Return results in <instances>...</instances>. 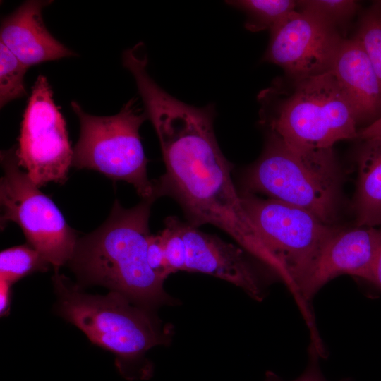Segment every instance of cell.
Instances as JSON below:
<instances>
[{
    "mask_svg": "<svg viewBox=\"0 0 381 381\" xmlns=\"http://www.w3.org/2000/svg\"><path fill=\"white\" fill-rule=\"evenodd\" d=\"M145 111L158 137L166 171L152 180L155 195L176 200L189 224L223 230L272 272L275 262L246 212L213 128L212 105L195 107L174 97L140 69L134 74Z\"/></svg>",
    "mask_w": 381,
    "mask_h": 381,
    "instance_id": "1",
    "label": "cell"
},
{
    "mask_svg": "<svg viewBox=\"0 0 381 381\" xmlns=\"http://www.w3.org/2000/svg\"><path fill=\"white\" fill-rule=\"evenodd\" d=\"M293 87L285 94L274 85L260 94L261 123L311 169L339 183L333 146L358 138L351 105L331 70L296 79Z\"/></svg>",
    "mask_w": 381,
    "mask_h": 381,
    "instance_id": "2",
    "label": "cell"
},
{
    "mask_svg": "<svg viewBox=\"0 0 381 381\" xmlns=\"http://www.w3.org/2000/svg\"><path fill=\"white\" fill-rule=\"evenodd\" d=\"M152 202L143 200L133 207L125 208L116 200L105 222L91 233L78 237L68 264L80 287L102 286L150 310L173 303L164 290V280L147 261Z\"/></svg>",
    "mask_w": 381,
    "mask_h": 381,
    "instance_id": "3",
    "label": "cell"
},
{
    "mask_svg": "<svg viewBox=\"0 0 381 381\" xmlns=\"http://www.w3.org/2000/svg\"><path fill=\"white\" fill-rule=\"evenodd\" d=\"M52 282L57 313L80 329L92 344L114 353L123 377L143 380L152 376V365L145 354L152 347L170 341V327L162 326L152 310L119 293L86 294L59 270Z\"/></svg>",
    "mask_w": 381,
    "mask_h": 381,
    "instance_id": "4",
    "label": "cell"
},
{
    "mask_svg": "<svg viewBox=\"0 0 381 381\" xmlns=\"http://www.w3.org/2000/svg\"><path fill=\"white\" fill-rule=\"evenodd\" d=\"M242 205L258 230L283 282L305 315L302 289L321 251L340 228L311 212L274 199L244 191Z\"/></svg>",
    "mask_w": 381,
    "mask_h": 381,
    "instance_id": "5",
    "label": "cell"
},
{
    "mask_svg": "<svg viewBox=\"0 0 381 381\" xmlns=\"http://www.w3.org/2000/svg\"><path fill=\"white\" fill-rule=\"evenodd\" d=\"M71 107L80 126L73 148L72 166L97 171L114 181L131 183L143 200H155L153 181L148 179L147 159L139 130L147 119L135 98L109 116L86 113L77 102Z\"/></svg>",
    "mask_w": 381,
    "mask_h": 381,
    "instance_id": "6",
    "label": "cell"
},
{
    "mask_svg": "<svg viewBox=\"0 0 381 381\" xmlns=\"http://www.w3.org/2000/svg\"><path fill=\"white\" fill-rule=\"evenodd\" d=\"M1 225L8 222L18 224L28 243L59 270L73 255L78 238L76 231L21 169L16 146L1 152Z\"/></svg>",
    "mask_w": 381,
    "mask_h": 381,
    "instance_id": "7",
    "label": "cell"
},
{
    "mask_svg": "<svg viewBox=\"0 0 381 381\" xmlns=\"http://www.w3.org/2000/svg\"><path fill=\"white\" fill-rule=\"evenodd\" d=\"M245 183V191L301 207L328 224L337 219L339 183L314 171L272 133L262 155L248 169Z\"/></svg>",
    "mask_w": 381,
    "mask_h": 381,
    "instance_id": "8",
    "label": "cell"
},
{
    "mask_svg": "<svg viewBox=\"0 0 381 381\" xmlns=\"http://www.w3.org/2000/svg\"><path fill=\"white\" fill-rule=\"evenodd\" d=\"M16 152L20 166L38 187L49 182L64 183L67 179L73 150L66 121L44 75L37 77L32 87Z\"/></svg>",
    "mask_w": 381,
    "mask_h": 381,
    "instance_id": "9",
    "label": "cell"
},
{
    "mask_svg": "<svg viewBox=\"0 0 381 381\" xmlns=\"http://www.w3.org/2000/svg\"><path fill=\"white\" fill-rule=\"evenodd\" d=\"M270 31L263 61L280 66L294 80L330 71L344 39L334 24L297 10Z\"/></svg>",
    "mask_w": 381,
    "mask_h": 381,
    "instance_id": "10",
    "label": "cell"
},
{
    "mask_svg": "<svg viewBox=\"0 0 381 381\" xmlns=\"http://www.w3.org/2000/svg\"><path fill=\"white\" fill-rule=\"evenodd\" d=\"M380 238V229L357 226L341 229L328 241L319 255L302 289L305 319L314 325L308 307L318 291L337 277L348 274L368 283Z\"/></svg>",
    "mask_w": 381,
    "mask_h": 381,
    "instance_id": "11",
    "label": "cell"
},
{
    "mask_svg": "<svg viewBox=\"0 0 381 381\" xmlns=\"http://www.w3.org/2000/svg\"><path fill=\"white\" fill-rule=\"evenodd\" d=\"M179 227L187 249L186 271L216 277L241 288L255 300L263 299V282L241 248L181 220Z\"/></svg>",
    "mask_w": 381,
    "mask_h": 381,
    "instance_id": "12",
    "label": "cell"
},
{
    "mask_svg": "<svg viewBox=\"0 0 381 381\" xmlns=\"http://www.w3.org/2000/svg\"><path fill=\"white\" fill-rule=\"evenodd\" d=\"M52 2L26 1L1 21L0 42L28 68L76 55L56 40L44 23L42 10Z\"/></svg>",
    "mask_w": 381,
    "mask_h": 381,
    "instance_id": "13",
    "label": "cell"
},
{
    "mask_svg": "<svg viewBox=\"0 0 381 381\" xmlns=\"http://www.w3.org/2000/svg\"><path fill=\"white\" fill-rule=\"evenodd\" d=\"M331 71L357 123L371 119L378 114L381 109V83L368 56L354 37L342 40Z\"/></svg>",
    "mask_w": 381,
    "mask_h": 381,
    "instance_id": "14",
    "label": "cell"
},
{
    "mask_svg": "<svg viewBox=\"0 0 381 381\" xmlns=\"http://www.w3.org/2000/svg\"><path fill=\"white\" fill-rule=\"evenodd\" d=\"M353 199L356 226L381 224V138L363 140L358 154Z\"/></svg>",
    "mask_w": 381,
    "mask_h": 381,
    "instance_id": "15",
    "label": "cell"
},
{
    "mask_svg": "<svg viewBox=\"0 0 381 381\" xmlns=\"http://www.w3.org/2000/svg\"><path fill=\"white\" fill-rule=\"evenodd\" d=\"M226 2L246 13L244 25L250 32L270 30L297 10V1L292 0H236Z\"/></svg>",
    "mask_w": 381,
    "mask_h": 381,
    "instance_id": "16",
    "label": "cell"
},
{
    "mask_svg": "<svg viewBox=\"0 0 381 381\" xmlns=\"http://www.w3.org/2000/svg\"><path fill=\"white\" fill-rule=\"evenodd\" d=\"M52 265L28 243L11 247L0 253V279L13 285L36 272H45Z\"/></svg>",
    "mask_w": 381,
    "mask_h": 381,
    "instance_id": "17",
    "label": "cell"
},
{
    "mask_svg": "<svg viewBox=\"0 0 381 381\" xmlns=\"http://www.w3.org/2000/svg\"><path fill=\"white\" fill-rule=\"evenodd\" d=\"M28 67L0 42V106L26 95L24 78Z\"/></svg>",
    "mask_w": 381,
    "mask_h": 381,
    "instance_id": "18",
    "label": "cell"
},
{
    "mask_svg": "<svg viewBox=\"0 0 381 381\" xmlns=\"http://www.w3.org/2000/svg\"><path fill=\"white\" fill-rule=\"evenodd\" d=\"M362 46L381 83V3H375L362 16L354 37Z\"/></svg>",
    "mask_w": 381,
    "mask_h": 381,
    "instance_id": "19",
    "label": "cell"
},
{
    "mask_svg": "<svg viewBox=\"0 0 381 381\" xmlns=\"http://www.w3.org/2000/svg\"><path fill=\"white\" fill-rule=\"evenodd\" d=\"M358 8V4L353 0L297 1L299 11L316 14L336 26L349 20Z\"/></svg>",
    "mask_w": 381,
    "mask_h": 381,
    "instance_id": "20",
    "label": "cell"
},
{
    "mask_svg": "<svg viewBox=\"0 0 381 381\" xmlns=\"http://www.w3.org/2000/svg\"><path fill=\"white\" fill-rule=\"evenodd\" d=\"M179 219L168 217L165 219V228L160 232L164 247L167 265L171 274L178 271H186L187 249L182 236Z\"/></svg>",
    "mask_w": 381,
    "mask_h": 381,
    "instance_id": "21",
    "label": "cell"
},
{
    "mask_svg": "<svg viewBox=\"0 0 381 381\" xmlns=\"http://www.w3.org/2000/svg\"><path fill=\"white\" fill-rule=\"evenodd\" d=\"M147 261L154 272L162 280L171 274L166 260L164 241L161 234H150L148 238Z\"/></svg>",
    "mask_w": 381,
    "mask_h": 381,
    "instance_id": "22",
    "label": "cell"
},
{
    "mask_svg": "<svg viewBox=\"0 0 381 381\" xmlns=\"http://www.w3.org/2000/svg\"><path fill=\"white\" fill-rule=\"evenodd\" d=\"M310 361L304 372L296 379L291 381H328L322 375L318 364L320 356L313 349H309ZM265 381H286L272 371L265 374ZM339 381H351L350 379H342Z\"/></svg>",
    "mask_w": 381,
    "mask_h": 381,
    "instance_id": "23",
    "label": "cell"
},
{
    "mask_svg": "<svg viewBox=\"0 0 381 381\" xmlns=\"http://www.w3.org/2000/svg\"><path fill=\"white\" fill-rule=\"evenodd\" d=\"M369 283L381 291V228L380 229V238L373 263Z\"/></svg>",
    "mask_w": 381,
    "mask_h": 381,
    "instance_id": "24",
    "label": "cell"
},
{
    "mask_svg": "<svg viewBox=\"0 0 381 381\" xmlns=\"http://www.w3.org/2000/svg\"><path fill=\"white\" fill-rule=\"evenodd\" d=\"M11 284L0 279V315H8L11 298Z\"/></svg>",
    "mask_w": 381,
    "mask_h": 381,
    "instance_id": "25",
    "label": "cell"
},
{
    "mask_svg": "<svg viewBox=\"0 0 381 381\" xmlns=\"http://www.w3.org/2000/svg\"><path fill=\"white\" fill-rule=\"evenodd\" d=\"M358 138L363 140L371 138H381V116L365 128L358 131Z\"/></svg>",
    "mask_w": 381,
    "mask_h": 381,
    "instance_id": "26",
    "label": "cell"
}]
</instances>
